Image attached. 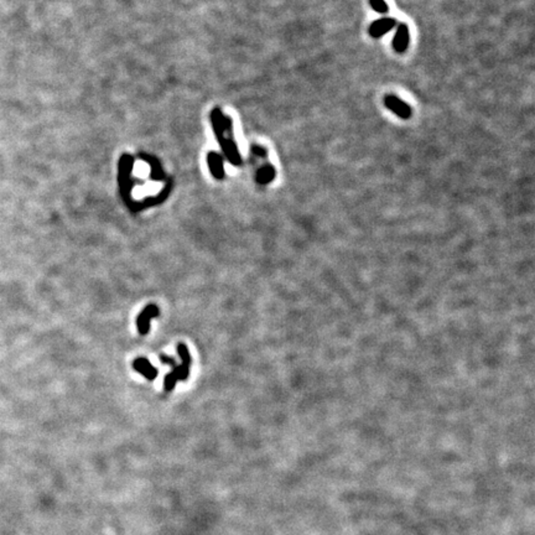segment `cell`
Returning a JSON list of instances; mask_svg holds the SVG:
<instances>
[{"mask_svg": "<svg viewBox=\"0 0 535 535\" xmlns=\"http://www.w3.org/2000/svg\"><path fill=\"white\" fill-rule=\"evenodd\" d=\"M177 353L181 356L182 358V364L177 365L175 361L172 358H169L165 354H161L160 360L161 362L168 363V364L173 365V370L171 373L166 374L165 382H164V386H165L166 392H171L175 386L176 382L177 381H186L190 376V365H191V356H190V352L187 349L186 344H178L177 347Z\"/></svg>", "mask_w": 535, "mask_h": 535, "instance_id": "1", "label": "cell"}, {"mask_svg": "<svg viewBox=\"0 0 535 535\" xmlns=\"http://www.w3.org/2000/svg\"><path fill=\"white\" fill-rule=\"evenodd\" d=\"M384 104L390 112L398 115L401 119H409L411 116V108L409 104H406L405 102H403L401 99H399L395 96L389 95L384 98Z\"/></svg>", "mask_w": 535, "mask_h": 535, "instance_id": "2", "label": "cell"}, {"mask_svg": "<svg viewBox=\"0 0 535 535\" xmlns=\"http://www.w3.org/2000/svg\"><path fill=\"white\" fill-rule=\"evenodd\" d=\"M409 43H410V33H409L408 25L399 24L397 27L394 40H393V47L397 52L403 54L408 50Z\"/></svg>", "mask_w": 535, "mask_h": 535, "instance_id": "3", "label": "cell"}, {"mask_svg": "<svg viewBox=\"0 0 535 535\" xmlns=\"http://www.w3.org/2000/svg\"><path fill=\"white\" fill-rule=\"evenodd\" d=\"M159 314H160L159 308H157L155 305L146 306V307L141 311V314L138 316V321H136L138 330L141 335H146V333L149 332V330H150V322H152V320L154 319V317H156Z\"/></svg>", "mask_w": 535, "mask_h": 535, "instance_id": "4", "label": "cell"}, {"mask_svg": "<svg viewBox=\"0 0 535 535\" xmlns=\"http://www.w3.org/2000/svg\"><path fill=\"white\" fill-rule=\"evenodd\" d=\"M394 26H397V20L393 18H382V19L376 20L373 24L369 26V34L372 38H379L388 34Z\"/></svg>", "mask_w": 535, "mask_h": 535, "instance_id": "5", "label": "cell"}, {"mask_svg": "<svg viewBox=\"0 0 535 535\" xmlns=\"http://www.w3.org/2000/svg\"><path fill=\"white\" fill-rule=\"evenodd\" d=\"M133 365H134V369H135L136 372L143 374V376L145 377L146 379H149V381H154V379L156 378L157 370L153 367L152 363L149 362L146 358H138V360L134 361Z\"/></svg>", "mask_w": 535, "mask_h": 535, "instance_id": "6", "label": "cell"}, {"mask_svg": "<svg viewBox=\"0 0 535 535\" xmlns=\"http://www.w3.org/2000/svg\"><path fill=\"white\" fill-rule=\"evenodd\" d=\"M274 176H275V170H274V168L271 165H268L259 171V173H258V181L260 184H268V182H270L273 180Z\"/></svg>", "mask_w": 535, "mask_h": 535, "instance_id": "7", "label": "cell"}, {"mask_svg": "<svg viewBox=\"0 0 535 535\" xmlns=\"http://www.w3.org/2000/svg\"><path fill=\"white\" fill-rule=\"evenodd\" d=\"M370 6L374 11L379 14H388L389 11V6L385 3V0H369Z\"/></svg>", "mask_w": 535, "mask_h": 535, "instance_id": "8", "label": "cell"}]
</instances>
